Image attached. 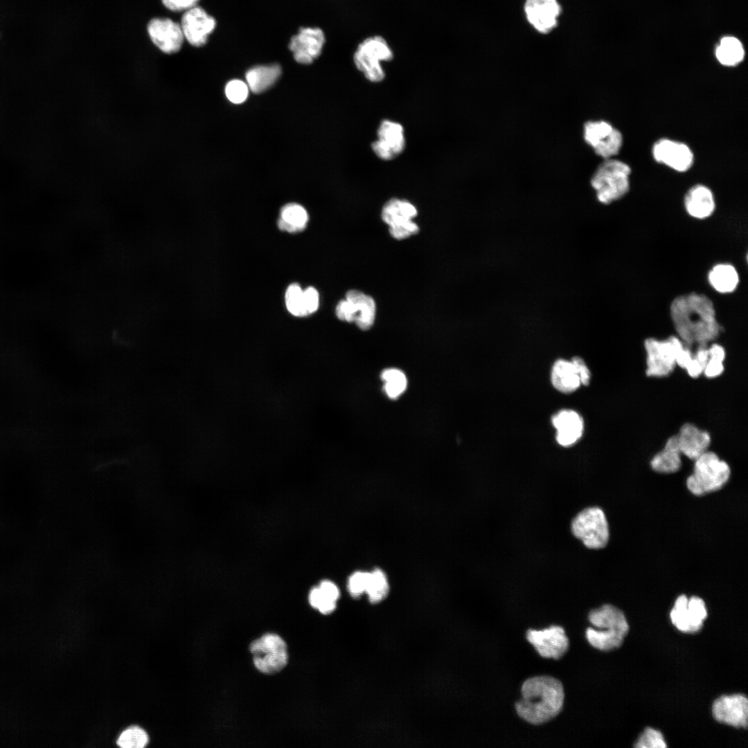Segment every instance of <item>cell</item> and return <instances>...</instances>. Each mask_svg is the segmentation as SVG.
I'll return each mask as SVG.
<instances>
[{
	"mask_svg": "<svg viewBox=\"0 0 748 748\" xmlns=\"http://www.w3.org/2000/svg\"><path fill=\"white\" fill-rule=\"evenodd\" d=\"M670 314L677 336L690 348L708 345L721 332L713 302L704 294L677 296L670 303Z\"/></svg>",
	"mask_w": 748,
	"mask_h": 748,
	"instance_id": "1",
	"label": "cell"
},
{
	"mask_svg": "<svg viewBox=\"0 0 748 748\" xmlns=\"http://www.w3.org/2000/svg\"><path fill=\"white\" fill-rule=\"evenodd\" d=\"M522 698L515 703L517 714L534 725L546 723L561 711L564 700L563 686L558 679L535 676L522 686Z\"/></svg>",
	"mask_w": 748,
	"mask_h": 748,
	"instance_id": "2",
	"label": "cell"
},
{
	"mask_svg": "<svg viewBox=\"0 0 748 748\" xmlns=\"http://www.w3.org/2000/svg\"><path fill=\"white\" fill-rule=\"evenodd\" d=\"M588 618L595 627L606 629H587L586 637L592 646L602 651H609L621 645L629 631V625L621 609L612 605H604L591 610Z\"/></svg>",
	"mask_w": 748,
	"mask_h": 748,
	"instance_id": "3",
	"label": "cell"
},
{
	"mask_svg": "<svg viewBox=\"0 0 748 748\" xmlns=\"http://www.w3.org/2000/svg\"><path fill=\"white\" fill-rule=\"evenodd\" d=\"M394 58V51L388 40L381 35L362 39L356 46L353 61L357 70L371 82H380L386 77L383 63Z\"/></svg>",
	"mask_w": 748,
	"mask_h": 748,
	"instance_id": "4",
	"label": "cell"
},
{
	"mask_svg": "<svg viewBox=\"0 0 748 748\" xmlns=\"http://www.w3.org/2000/svg\"><path fill=\"white\" fill-rule=\"evenodd\" d=\"M694 462L693 472L687 479L686 485L695 495L701 496L720 490L730 477L729 465L713 452L707 450Z\"/></svg>",
	"mask_w": 748,
	"mask_h": 748,
	"instance_id": "5",
	"label": "cell"
},
{
	"mask_svg": "<svg viewBox=\"0 0 748 748\" xmlns=\"http://www.w3.org/2000/svg\"><path fill=\"white\" fill-rule=\"evenodd\" d=\"M630 166L612 159L604 161L594 173L591 184L597 199L609 204L623 197L630 189Z\"/></svg>",
	"mask_w": 748,
	"mask_h": 748,
	"instance_id": "6",
	"label": "cell"
},
{
	"mask_svg": "<svg viewBox=\"0 0 748 748\" xmlns=\"http://www.w3.org/2000/svg\"><path fill=\"white\" fill-rule=\"evenodd\" d=\"M643 346L646 354L647 376L662 377L669 375L674 371L677 356L685 344L677 335H671L664 339L647 338Z\"/></svg>",
	"mask_w": 748,
	"mask_h": 748,
	"instance_id": "7",
	"label": "cell"
},
{
	"mask_svg": "<svg viewBox=\"0 0 748 748\" xmlns=\"http://www.w3.org/2000/svg\"><path fill=\"white\" fill-rule=\"evenodd\" d=\"M253 662L258 670L264 674H274L287 664V645L277 634L267 633L253 641L249 645Z\"/></svg>",
	"mask_w": 748,
	"mask_h": 748,
	"instance_id": "8",
	"label": "cell"
},
{
	"mask_svg": "<svg viewBox=\"0 0 748 748\" xmlns=\"http://www.w3.org/2000/svg\"><path fill=\"white\" fill-rule=\"evenodd\" d=\"M571 531L589 549H601L607 544L609 532L604 512L589 507L580 512L571 522Z\"/></svg>",
	"mask_w": 748,
	"mask_h": 748,
	"instance_id": "9",
	"label": "cell"
},
{
	"mask_svg": "<svg viewBox=\"0 0 748 748\" xmlns=\"http://www.w3.org/2000/svg\"><path fill=\"white\" fill-rule=\"evenodd\" d=\"M146 33L153 46L166 55L177 54L185 41L179 22L167 17L151 18Z\"/></svg>",
	"mask_w": 748,
	"mask_h": 748,
	"instance_id": "10",
	"label": "cell"
},
{
	"mask_svg": "<svg viewBox=\"0 0 748 748\" xmlns=\"http://www.w3.org/2000/svg\"><path fill=\"white\" fill-rule=\"evenodd\" d=\"M416 215L417 209L413 204L397 198L389 200L382 211V218L389 224L391 235L398 240L418 233V226L411 220Z\"/></svg>",
	"mask_w": 748,
	"mask_h": 748,
	"instance_id": "11",
	"label": "cell"
},
{
	"mask_svg": "<svg viewBox=\"0 0 748 748\" xmlns=\"http://www.w3.org/2000/svg\"><path fill=\"white\" fill-rule=\"evenodd\" d=\"M584 139L597 155L605 159L616 155L623 143L621 132L604 121L587 122L584 125Z\"/></svg>",
	"mask_w": 748,
	"mask_h": 748,
	"instance_id": "12",
	"label": "cell"
},
{
	"mask_svg": "<svg viewBox=\"0 0 748 748\" xmlns=\"http://www.w3.org/2000/svg\"><path fill=\"white\" fill-rule=\"evenodd\" d=\"M707 616L704 600L697 596L688 598L679 596L675 600L670 613L673 624L681 632L693 633L698 632Z\"/></svg>",
	"mask_w": 748,
	"mask_h": 748,
	"instance_id": "13",
	"label": "cell"
},
{
	"mask_svg": "<svg viewBox=\"0 0 748 748\" xmlns=\"http://www.w3.org/2000/svg\"><path fill=\"white\" fill-rule=\"evenodd\" d=\"M405 145L402 125L390 119L382 120L377 130V139L371 143L373 153L381 160L391 161L404 151Z\"/></svg>",
	"mask_w": 748,
	"mask_h": 748,
	"instance_id": "14",
	"label": "cell"
},
{
	"mask_svg": "<svg viewBox=\"0 0 748 748\" xmlns=\"http://www.w3.org/2000/svg\"><path fill=\"white\" fill-rule=\"evenodd\" d=\"M179 24L185 41L197 48L207 43L216 26L215 19L198 6L183 12Z\"/></svg>",
	"mask_w": 748,
	"mask_h": 748,
	"instance_id": "15",
	"label": "cell"
},
{
	"mask_svg": "<svg viewBox=\"0 0 748 748\" xmlns=\"http://www.w3.org/2000/svg\"><path fill=\"white\" fill-rule=\"evenodd\" d=\"M526 639L539 654L545 658L559 659L569 646L564 628L558 625L540 630L530 629L526 632Z\"/></svg>",
	"mask_w": 748,
	"mask_h": 748,
	"instance_id": "16",
	"label": "cell"
},
{
	"mask_svg": "<svg viewBox=\"0 0 748 748\" xmlns=\"http://www.w3.org/2000/svg\"><path fill=\"white\" fill-rule=\"evenodd\" d=\"M712 713L720 723L746 729L748 720L747 698L742 694L722 695L713 702Z\"/></svg>",
	"mask_w": 748,
	"mask_h": 748,
	"instance_id": "17",
	"label": "cell"
},
{
	"mask_svg": "<svg viewBox=\"0 0 748 748\" xmlns=\"http://www.w3.org/2000/svg\"><path fill=\"white\" fill-rule=\"evenodd\" d=\"M325 42V34L321 28H301L291 38L289 48L296 62L308 64L321 55Z\"/></svg>",
	"mask_w": 748,
	"mask_h": 748,
	"instance_id": "18",
	"label": "cell"
},
{
	"mask_svg": "<svg viewBox=\"0 0 748 748\" xmlns=\"http://www.w3.org/2000/svg\"><path fill=\"white\" fill-rule=\"evenodd\" d=\"M652 155L656 161L678 172L688 170L693 162V154L687 145L668 139L654 144Z\"/></svg>",
	"mask_w": 748,
	"mask_h": 748,
	"instance_id": "19",
	"label": "cell"
},
{
	"mask_svg": "<svg viewBox=\"0 0 748 748\" xmlns=\"http://www.w3.org/2000/svg\"><path fill=\"white\" fill-rule=\"evenodd\" d=\"M524 8L528 21L541 33L556 26L561 12L557 0H526Z\"/></svg>",
	"mask_w": 748,
	"mask_h": 748,
	"instance_id": "20",
	"label": "cell"
},
{
	"mask_svg": "<svg viewBox=\"0 0 748 748\" xmlns=\"http://www.w3.org/2000/svg\"><path fill=\"white\" fill-rule=\"evenodd\" d=\"M676 436L682 455L693 461L709 450L711 443L707 431L690 422L684 424Z\"/></svg>",
	"mask_w": 748,
	"mask_h": 748,
	"instance_id": "21",
	"label": "cell"
},
{
	"mask_svg": "<svg viewBox=\"0 0 748 748\" xmlns=\"http://www.w3.org/2000/svg\"><path fill=\"white\" fill-rule=\"evenodd\" d=\"M552 423L557 429L556 440L564 447L571 446L582 436L584 421L582 416L573 410H562L552 417Z\"/></svg>",
	"mask_w": 748,
	"mask_h": 748,
	"instance_id": "22",
	"label": "cell"
},
{
	"mask_svg": "<svg viewBox=\"0 0 748 748\" xmlns=\"http://www.w3.org/2000/svg\"><path fill=\"white\" fill-rule=\"evenodd\" d=\"M684 205L687 213L697 220L709 217L715 209L712 191L702 184L695 185L687 191L684 196Z\"/></svg>",
	"mask_w": 748,
	"mask_h": 748,
	"instance_id": "23",
	"label": "cell"
},
{
	"mask_svg": "<svg viewBox=\"0 0 748 748\" xmlns=\"http://www.w3.org/2000/svg\"><path fill=\"white\" fill-rule=\"evenodd\" d=\"M681 456L677 436L674 435L667 439L664 448L654 456L650 465L654 471L659 473H674L682 466Z\"/></svg>",
	"mask_w": 748,
	"mask_h": 748,
	"instance_id": "24",
	"label": "cell"
},
{
	"mask_svg": "<svg viewBox=\"0 0 748 748\" xmlns=\"http://www.w3.org/2000/svg\"><path fill=\"white\" fill-rule=\"evenodd\" d=\"M707 278L713 289L720 294L732 293L736 290L740 282L737 269L731 264L726 262L715 265L709 270Z\"/></svg>",
	"mask_w": 748,
	"mask_h": 748,
	"instance_id": "25",
	"label": "cell"
},
{
	"mask_svg": "<svg viewBox=\"0 0 748 748\" xmlns=\"http://www.w3.org/2000/svg\"><path fill=\"white\" fill-rule=\"evenodd\" d=\"M346 299L353 304L356 325L364 330L369 329L373 326L375 317L376 308L373 299L354 290L346 293Z\"/></svg>",
	"mask_w": 748,
	"mask_h": 748,
	"instance_id": "26",
	"label": "cell"
},
{
	"mask_svg": "<svg viewBox=\"0 0 748 748\" xmlns=\"http://www.w3.org/2000/svg\"><path fill=\"white\" fill-rule=\"evenodd\" d=\"M551 379L553 386L564 393L576 391L581 384L578 372L571 361L557 360L553 366Z\"/></svg>",
	"mask_w": 748,
	"mask_h": 748,
	"instance_id": "27",
	"label": "cell"
},
{
	"mask_svg": "<svg viewBox=\"0 0 748 748\" xmlns=\"http://www.w3.org/2000/svg\"><path fill=\"white\" fill-rule=\"evenodd\" d=\"M280 74L281 69L278 64L256 66L246 73L245 78L249 89L259 93L271 87Z\"/></svg>",
	"mask_w": 748,
	"mask_h": 748,
	"instance_id": "28",
	"label": "cell"
},
{
	"mask_svg": "<svg viewBox=\"0 0 748 748\" xmlns=\"http://www.w3.org/2000/svg\"><path fill=\"white\" fill-rule=\"evenodd\" d=\"M308 221L306 210L300 204L290 203L281 208L278 226L282 231L296 233L303 230Z\"/></svg>",
	"mask_w": 748,
	"mask_h": 748,
	"instance_id": "29",
	"label": "cell"
},
{
	"mask_svg": "<svg viewBox=\"0 0 748 748\" xmlns=\"http://www.w3.org/2000/svg\"><path fill=\"white\" fill-rule=\"evenodd\" d=\"M715 55L723 65L734 66L740 62L745 52L741 42L733 37H725L716 48Z\"/></svg>",
	"mask_w": 748,
	"mask_h": 748,
	"instance_id": "30",
	"label": "cell"
},
{
	"mask_svg": "<svg viewBox=\"0 0 748 748\" xmlns=\"http://www.w3.org/2000/svg\"><path fill=\"white\" fill-rule=\"evenodd\" d=\"M381 378L384 382V391L391 399H397L406 390L407 380L404 373L395 368H386L382 372Z\"/></svg>",
	"mask_w": 748,
	"mask_h": 748,
	"instance_id": "31",
	"label": "cell"
},
{
	"mask_svg": "<svg viewBox=\"0 0 748 748\" xmlns=\"http://www.w3.org/2000/svg\"><path fill=\"white\" fill-rule=\"evenodd\" d=\"M389 591V584L384 573L376 569L368 573L365 593L371 603H376L382 600Z\"/></svg>",
	"mask_w": 748,
	"mask_h": 748,
	"instance_id": "32",
	"label": "cell"
},
{
	"mask_svg": "<svg viewBox=\"0 0 748 748\" xmlns=\"http://www.w3.org/2000/svg\"><path fill=\"white\" fill-rule=\"evenodd\" d=\"M707 348L709 357L704 368L703 375L706 377L711 379L719 377L724 372L726 350L722 345L714 342L710 343Z\"/></svg>",
	"mask_w": 748,
	"mask_h": 748,
	"instance_id": "33",
	"label": "cell"
},
{
	"mask_svg": "<svg viewBox=\"0 0 748 748\" xmlns=\"http://www.w3.org/2000/svg\"><path fill=\"white\" fill-rule=\"evenodd\" d=\"M308 600L310 605L323 614H331L337 606V600L319 586L310 590Z\"/></svg>",
	"mask_w": 748,
	"mask_h": 748,
	"instance_id": "34",
	"label": "cell"
},
{
	"mask_svg": "<svg viewBox=\"0 0 748 748\" xmlns=\"http://www.w3.org/2000/svg\"><path fill=\"white\" fill-rule=\"evenodd\" d=\"M148 742L145 731L139 727H130L124 730L117 740V744L123 748H143Z\"/></svg>",
	"mask_w": 748,
	"mask_h": 748,
	"instance_id": "35",
	"label": "cell"
},
{
	"mask_svg": "<svg viewBox=\"0 0 748 748\" xmlns=\"http://www.w3.org/2000/svg\"><path fill=\"white\" fill-rule=\"evenodd\" d=\"M287 309L295 317H305L303 305V290L297 283L291 284L285 296Z\"/></svg>",
	"mask_w": 748,
	"mask_h": 748,
	"instance_id": "36",
	"label": "cell"
},
{
	"mask_svg": "<svg viewBox=\"0 0 748 748\" xmlns=\"http://www.w3.org/2000/svg\"><path fill=\"white\" fill-rule=\"evenodd\" d=\"M708 345L697 346L693 353V357L685 369L690 377L697 378L703 374L709 357Z\"/></svg>",
	"mask_w": 748,
	"mask_h": 748,
	"instance_id": "37",
	"label": "cell"
},
{
	"mask_svg": "<svg viewBox=\"0 0 748 748\" xmlns=\"http://www.w3.org/2000/svg\"><path fill=\"white\" fill-rule=\"evenodd\" d=\"M634 747L638 748H664L667 745L660 731L648 727L641 735Z\"/></svg>",
	"mask_w": 748,
	"mask_h": 748,
	"instance_id": "38",
	"label": "cell"
},
{
	"mask_svg": "<svg viewBox=\"0 0 748 748\" xmlns=\"http://www.w3.org/2000/svg\"><path fill=\"white\" fill-rule=\"evenodd\" d=\"M225 93L231 102L240 104L247 99L249 94V87L246 83L240 80H232L226 84Z\"/></svg>",
	"mask_w": 748,
	"mask_h": 748,
	"instance_id": "39",
	"label": "cell"
},
{
	"mask_svg": "<svg viewBox=\"0 0 748 748\" xmlns=\"http://www.w3.org/2000/svg\"><path fill=\"white\" fill-rule=\"evenodd\" d=\"M368 572L356 571L349 578L348 589L354 598L359 597L365 593Z\"/></svg>",
	"mask_w": 748,
	"mask_h": 748,
	"instance_id": "40",
	"label": "cell"
},
{
	"mask_svg": "<svg viewBox=\"0 0 748 748\" xmlns=\"http://www.w3.org/2000/svg\"><path fill=\"white\" fill-rule=\"evenodd\" d=\"M319 296L317 290L313 287H308L303 290V305L305 317L317 311L319 307Z\"/></svg>",
	"mask_w": 748,
	"mask_h": 748,
	"instance_id": "41",
	"label": "cell"
},
{
	"mask_svg": "<svg viewBox=\"0 0 748 748\" xmlns=\"http://www.w3.org/2000/svg\"><path fill=\"white\" fill-rule=\"evenodd\" d=\"M162 6L172 12H184L197 6L199 0H160Z\"/></svg>",
	"mask_w": 748,
	"mask_h": 748,
	"instance_id": "42",
	"label": "cell"
},
{
	"mask_svg": "<svg viewBox=\"0 0 748 748\" xmlns=\"http://www.w3.org/2000/svg\"><path fill=\"white\" fill-rule=\"evenodd\" d=\"M335 312L337 318L347 322H355V315L352 303L346 299L341 300L337 305Z\"/></svg>",
	"mask_w": 748,
	"mask_h": 748,
	"instance_id": "43",
	"label": "cell"
},
{
	"mask_svg": "<svg viewBox=\"0 0 748 748\" xmlns=\"http://www.w3.org/2000/svg\"><path fill=\"white\" fill-rule=\"evenodd\" d=\"M571 362L575 365L580 379V382L585 386L589 384L591 373L585 362L578 357H573Z\"/></svg>",
	"mask_w": 748,
	"mask_h": 748,
	"instance_id": "44",
	"label": "cell"
},
{
	"mask_svg": "<svg viewBox=\"0 0 748 748\" xmlns=\"http://www.w3.org/2000/svg\"><path fill=\"white\" fill-rule=\"evenodd\" d=\"M693 353L691 348L685 345L677 356L676 366L685 370L693 357Z\"/></svg>",
	"mask_w": 748,
	"mask_h": 748,
	"instance_id": "45",
	"label": "cell"
}]
</instances>
